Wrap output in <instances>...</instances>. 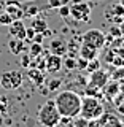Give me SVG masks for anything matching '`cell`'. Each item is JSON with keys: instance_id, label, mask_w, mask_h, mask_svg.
Returning a JSON list of instances; mask_svg holds the SVG:
<instances>
[{"instance_id": "1", "label": "cell", "mask_w": 124, "mask_h": 127, "mask_svg": "<svg viewBox=\"0 0 124 127\" xmlns=\"http://www.w3.org/2000/svg\"><path fill=\"white\" fill-rule=\"evenodd\" d=\"M56 108H57L61 119H73L80 116L81 108V97L73 91H62L54 98Z\"/></svg>"}, {"instance_id": "2", "label": "cell", "mask_w": 124, "mask_h": 127, "mask_svg": "<svg viewBox=\"0 0 124 127\" xmlns=\"http://www.w3.org/2000/svg\"><path fill=\"white\" fill-rule=\"evenodd\" d=\"M37 119L43 127H57L61 124V114H59L57 108H56L54 100L48 98V100L40 106V110L37 113Z\"/></svg>"}, {"instance_id": "3", "label": "cell", "mask_w": 124, "mask_h": 127, "mask_svg": "<svg viewBox=\"0 0 124 127\" xmlns=\"http://www.w3.org/2000/svg\"><path fill=\"white\" fill-rule=\"evenodd\" d=\"M103 114V103L102 98L84 95L81 98V108H80V116H83L87 121H97Z\"/></svg>"}, {"instance_id": "4", "label": "cell", "mask_w": 124, "mask_h": 127, "mask_svg": "<svg viewBox=\"0 0 124 127\" xmlns=\"http://www.w3.org/2000/svg\"><path fill=\"white\" fill-rule=\"evenodd\" d=\"M22 84V73L18 70H10L2 73L0 76V86L6 91H16Z\"/></svg>"}, {"instance_id": "5", "label": "cell", "mask_w": 124, "mask_h": 127, "mask_svg": "<svg viewBox=\"0 0 124 127\" xmlns=\"http://www.w3.org/2000/svg\"><path fill=\"white\" fill-rule=\"evenodd\" d=\"M83 43L87 46H92L95 48V49H102L103 45H105V41H107V37H105V33H103L102 30H99V29H91V30H87L83 33Z\"/></svg>"}, {"instance_id": "6", "label": "cell", "mask_w": 124, "mask_h": 127, "mask_svg": "<svg viewBox=\"0 0 124 127\" xmlns=\"http://www.w3.org/2000/svg\"><path fill=\"white\" fill-rule=\"evenodd\" d=\"M70 16L78 22H86L91 18V8L87 2H73L70 5Z\"/></svg>"}, {"instance_id": "7", "label": "cell", "mask_w": 124, "mask_h": 127, "mask_svg": "<svg viewBox=\"0 0 124 127\" xmlns=\"http://www.w3.org/2000/svg\"><path fill=\"white\" fill-rule=\"evenodd\" d=\"M8 33L11 38L26 40V26H24L22 19H14L8 24Z\"/></svg>"}, {"instance_id": "8", "label": "cell", "mask_w": 124, "mask_h": 127, "mask_svg": "<svg viewBox=\"0 0 124 127\" xmlns=\"http://www.w3.org/2000/svg\"><path fill=\"white\" fill-rule=\"evenodd\" d=\"M62 68V56L49 54L45 57V70L48 73H57Z\"/></svg>"}, {"instance_id": "9", "label": "cell", "mask_w": 124, "mask_h": 127, "mask_svg": "<svg viewBox=\"0 0 124 127\" xmlns=\"http://www.w3.org/2000/svg\"><path fill=\"white\" fill-rule=\"evenodd\" d=\"M108 81V73H107L105 70H100L97 68L95 71H92V73H89V83L87 84L89 86H95V87H102L105 86V83Z\"/></svg>"}, {"instance_id": "10", "label": "cell", "mask_w": 124, "mask_h": 127, "mask_svg": "<svg viewBox=\"0 0 124 127\" xmlns=\"http://www.w3.org/2000/svg\"><path fill=\"white\" fill-rule=\"evenodd\" d=\"M49 51H51V54L64 56L69 51V45H67V41L62 37H56V38L51 40V43H49Z\"/></svg>"}, {"instance_id": "11", "label": "cell", "mask_w": 124, "mask_h": 127, "mask_svg": "<svg viewBox=\"0 0 124 127\" xmlns=\"http://www.w3.org/2000/svg\"><path fill=\"white\" fill-rule=\"evenodd\" d=\"M5 11L10 14V18L13 19H22L24 18V10H22V5H19L18 2L14 0H10V2L5 5Z\"/></svg>"}, {"instance_id": "12", "label": "cell", "mask_w": 124, "mask_h": 127, "mask_svg": "<svg viewBox=\"0 0 124 127\" xmlns=\"http://www.w3.org/2000/svg\"><path fill=\"white\" fill-rule=\"evenodd\" d=\"M119 91H121V87H119V83L116 81V79L107 81L105 86L102 87V94L105 95V97H108V98H115L119 94Z\"/></svg>"}, {"instance_id": "13", "label": "cell", "mask_w": 124, "mask_h": 127, "mask_svg": "<svg viewBox=\"0 0 124 127\" xmlns=\"http://www.w3.org/2000/svg\"><path fill=\"white\" fill-rule=\"evenodd\" d=\"M27 76H29V79L34 83L35 86H41L43 83H45V71L37 68V67H29Z\"/></svg>"}, {"instance_id": "14", "label": "cell", "mask_w": 124, "mask_h": 127, "mask_svg": "<svg viewBox=\"0 0 124 127\" xmlns=\"http://www.w3.org/2000/svg\"><path fill=\"white\" fill-rule=\"evenodd\" d=\"M97 54H99V49H95L92 46H87L83 43L80 46V57L86 59V61H92V59H97Z\"/></svg>"}, {"instance_id": "15", "label": "cell", "mask_w": 124, "mask_h": 127, "mask_svg": "<svg viewBox=\"0 0 124 127\" xmlns=\"http://www.w3.org/2000/svg\"><path fill=\"white\" fill-rule=\"evenodd\" d=\"M30 27L35 30V33H45L48 30V22L43 18H37V16H35V18H32Z\"/></svg>"}, {"instance_id": "16", "label": "cell", "mask_w": 124, "mask_h": 127, "mask_svg": "<svg viewBox=\"0 0 124 127\" xmlns=\"http://www.w3.org/2000/svg\"><path fill=\"white\" fill-rule=\"evenodd\" d=\"M8 48H10V51L16 56H19L21 53L26 51V48H24V40H16V38H10Z\"/></svg>"}, {"instance_id": "17", "label": "cell", "mask_w": 124, "mask_h": 127, "mask_svg": "<svg viewBox=\"0 0 124 127\" xmlns=\"http://www.w3.org/2000/svg\"><path fill=\"white\" fill-rule=\"evenodd\" d=\"M22 10H24V16H27V18H35L38 14V8L35 6V0L29 2V5H24Z\"/></svg>"}, {"instance_id": "18", "label": "cell", "mask_w": 124, "mask_h": 127, "mask_svg": "<svg viewBox=\"0 0 124 127\" xmlns=\"http://www.w3.org/2000/svg\"><path fill=\"white\" fill-rule=\"evenodd\" d=\"M29 54H30V57H38V56H41V54H43V46H41V43L32 41V45H30V48H29Z\"/></svg>"}, {"instance_id": "19", "label": "cell", "mask_w": 124, "mask_h": 127, "mask_svg": "<svg viewBox=\"0 0 124 127\" xmlns=\"http://www.w3.org/2000/svg\"><path fill=\"white\" fill-rule=\"evenodd\" d=\"M75 121H73V126L72 127H89V122L91 121H87V119H84L83 116H77V118H73Z\"/></svg>"}, {"instance_id": "20", "label": "cell", "mask_w": 124, "mask_h": 127, "mask_svg": "<svg viewBox=\"0 0 124 127\" xmlns=\"http://www.w3.org/2000/svg\"><path fill=\"white\" fill-rule=\"evenodd\" d=\"M61 84H62V81L61 79H57V78H53V79H49L48 81V91H57V89H61Z\"/></svg>"}, {"instance_id": "21", "label": "cell", "mask_w": 124, "mask_h": 127, "mask_svg": "<svg viewBox=\"0 0 124 127\" xmlns=\"http://www.w3.org/2000/svg\"><path fill=\"white\" fill-rule=\"evenodd\" d=\"M97 68H100V62H99L97 59H92V61H87V65H86V70H87V73H92V71H95Z\"/></svg>"}, {"instance_id": "22", "label": "cell", "mask_w": 124, "mask_h": 127, "mask_svg": "<svg viewBox=\"0 0 124 127\" xmlns=\"http://www.w3.org/2000/svg\"><path fill=\"white\" fill-rule=\"evenodd\" d=\"M62 67L67 70H75L77 68V61L73 57H67L65 61H62Z\"/></svg>"}, {"instance_id": "23", "label": "cell", "mask_w": 124, "mask_h": 127, "mask_svg": "<svg viewBox=\"0 0 124 127\" xmlns=\"http://www.w3.org/2000/svg\"><path fill=\"white\" fill-rule=\"evenodd\" d=\"M19 56H21V65L24 67V68H29V65H30V61H32L30 54H27V53H21Z\"/></svg>"}, {"instance_id": "24", "label": "cell", "mask_w": 124, "mask_h": 127, "mask_svg": "<svg viewBox=\"0 0 124 127\" xmlns=\"http://www.w3.org/2000/svg\"><path fill=\"white\" fill-rule=\"evenodd\" d=\"M11 21H13V19L10 18V14H8L5 10L0 11V24H2V26H8V24H10Z\"/></svg>"}, {"instance_id": "25", "label": "cell", "mask_w": 124, "mask_h": 127, "mask_svg": "<svg viewBox=\"0 0 124 127\" xmlns=\"http://www.w3.org/2000/svg\"><path fill=\"white\" fill-rule=\"evenodd\" d=\"M8 105H10L8 98L5 97V95H0V113H6V111H8Z\"/></svg>"}, {"instance_id": "26", "label": "cell", "mask_w": 124, "mask_h": 127, "mask_svg": "<svg viewBox=\"0 0 124 127\" xmlns=\"http://www.w3.org/2000/svg\"><path fill=\"white\" fill-rule=\"evenodd\" d=\"M57 10H59V14H61L62 18H69V16H70V6L65 5V3H62Z\"/></svg>"}, {"instance_id": "27", "label": "cell", "mask_w": 124, "mask_h": 127, "mask_svg": "<svg viewBox=\"0 0 124 127\" xmlns=\"http://www.w3.org/2000/svg\"><path fill=\"white\" fill-rule=\"evenodd\" d=\"M35 37V30L32 29V27H26V40H29V41H32Z\"/></svg>"}, {"instance_id": "28", "label": "cell", "mask_w": 124, "mask_h": 127, "mask_svg": "<svg viewBox=\"0 0 124 127\" xmlns=\"http://www.w3.org/2000/svg\"><path fill=\"white\" fill-rule=\"evenodd\" d=\"M86 65H87V61H86V59L80 57L78 61H77V68H80V70H86Z\"/></svg>"}, {"instance_id": "29", "label": "cell", "mask_w": 124, "mask_h": 127, "mask_svg": "<svg viewBox=\"0 0 124 127\" xmlns=\"http://www.w3.org/2000/svg\"><path fill=\"white\" fill-rule=\"evenodd\" d=\"M62 5V0H48V6L49 8H59Z\"/></svg>"}, {"instance_id": "30", "label": "cell", "mask_w": 124, "mask_h": 127, "mask_svg": "<svg viewBox=\"0 0 124 127\" xmlns=\"http://www.w3.org/2000/svg\"><path fill=\"white\" fill-rule=\"evenodd\" d=\"M110 33H111V37H118V38L121 37V30H119V27H116V26L110 29Z\"/></svg>"}, {"instance_id": "31", "label": "cell", "mask_w": 124, "mask_h": 127, "mask_svg": "<svg viewBox=\"0 0 124 127\" xmlns=\"http://www.w3.org/2000/svg\"><path fill=\"white\" fill-rule=\"evenodd\" d=\"M43 37H45V33H35V37L32 41H35V43H41L43 41Z\"/></svg>"}, {"instance_id": "32", "label": "cell", "mask_w": 124, "mask_h": 127, "mask_svg": "<svg viewBox=\"0 0 124 127\" xmlns=\"http://www.w3.org/2000/svg\"><path fill=\"white\" fill-rule=\"evenodd\" d=\"M119 30H121V37L124 38V22H121V26H119Z\"/></svg>"}, {"instance_id": "33", "label": "cell", "mask_w": 124, "mask_h": 127, "mask_svg": "<svg viewBox=\"0 0 124 127\" xmlns=\"http://www.w3.org/2000/svg\"><path fill=\"white\" fill-rule=\"evenodd\" d=\"M3 10H5V3L0 2V11H3Z\"/></svg>"}, {"instance_id": "34", "label": "cell", "mask_w": 124, "mask_h": 127, "mask_svg": "<svg viewBox=\"0 0 124 127\" xmlns=\"http://www.w3.org/2000/svg\"><path fill=\"white\" fill-rule=\"evenodd\" d=\"M73 2H87V0H73Z\"/></svg>"}, {"instance_id": "35", "label": "cell", "mask_w": 124, "mask_h": 127, "mask_svg": "<svg viewBox=\"0 0 124 127\" xmlns=\"http://www.w3.org/2000/svg\"><path fill=\"white\" fill-rule=\"evenodd\" d=\"M29 2H34V0H29Z\"/></svg>"}, {"instance_id": "36", "label": "cell", "mask_w": 124, "mask_h": 127, "mask_svg": "<svg viewBox=\"0 0 124 127\" xmlns=\"http://www.w3.org/2000/svg\"><path fill=\"white\" fill-rule=\"evenodd\" d=\"M123 2H124V0H123Z\"/></svg>"}]
</instances>
